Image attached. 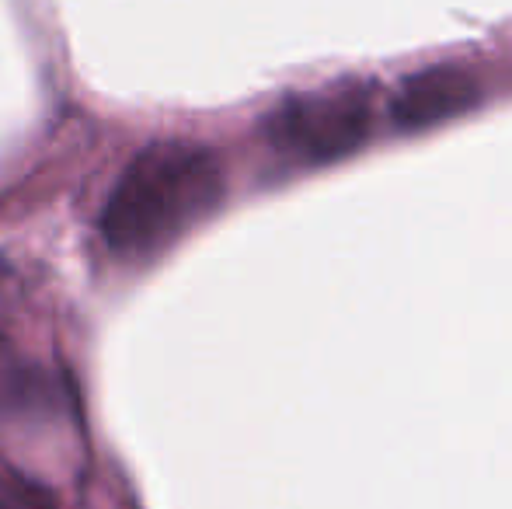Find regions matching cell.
Segmentation results:
<instances>
[{
	"label": "cell",
	"mask_w": 512,
	"mask_h": 509,
	"mask_svg": "<svg viewBox=\"0 0 512 509\" xmlns=\"http://www.w3.org/2000/svg\"><path fill=\"white\" fill-rule=\"evenodd\" d=\"M223 192V161L209 147L150 143L115 178L102 210V238L119 258L147 262L216 213Z\"/></svg>",
	"instance_id": "1"
},
{
	"label": "cell",
	"mask_w": 512,
	"mask_h": 509,
	"mask_svg": "<svg viewBox=\"0 0 512 509\" xmlns=\"http://www.w3.org/2000/svg\"><path fill=\"white\" fill-rule=\"evenodd\" d=\"M481 102V81L460 63H436L408 74L387 102V116L398 133H422L467 116Z\"/></svg>",
	"instance_id": "3"
},
{
	"label": "cell",
	"mask_w": 512,
	"mask_h": 509,
	"mask_svg": "<svg viewBox=\"0 0 512 509\" xmlns=\"http://www.w3.org/2000/svg\"><path fill=\"white\" fill-rule=\"evenodd\" d=\"M63 384L53 374L18 360L0 335V422H39L60 415Z\"/></svg>",
	"instance_id": "4"
},
{
	"label": "cell",
	"mask_w": 512,
	"mask_h": 509,
	"mask_svg": "<svg viewBox=\"0 0 512 509\" xmlns=\"http://www.w3.org/2000/svg\"><path fill=\"white\" fill-rule=\"evenodd\" d=\"M0 509H7V506H4V503H0Z\"/></svg>",
	"instance_id": "5"
},
{
	"label": "cell",
	"mask_w": 512,
	"mask_h": 509,
	"mask_svg": "<svg viewBox=\"0 0 512 509\" xmlns=\"http://www.w3.org/2000/svg\"><path fill=\"white\" fill-rule=\"evenodd\" d=\"M373 133V88L338 81L290 95L262 119V136L283 161L321 168L352 157Z\"/></svg>",
	"instance_id": "2"
}]
</instances>
